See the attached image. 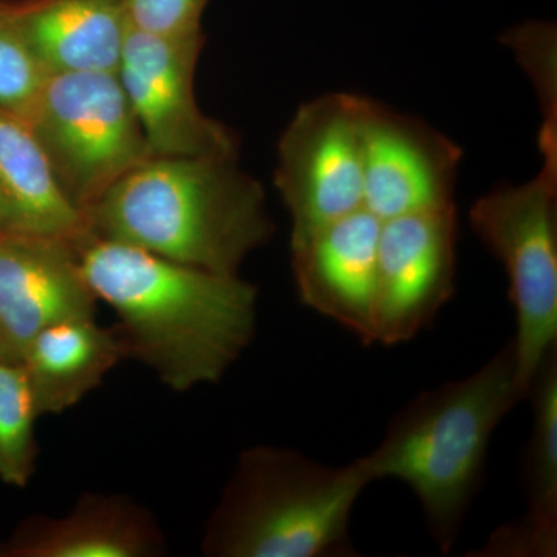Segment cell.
Returning a JSON list of instances; mask_svg holds the SVG:
<instances>
[{
	"mask_svg": "<svg viewBox=\"0 0 557 557\" xmlns=\"http://www.w3.org/2000/svg\"><path fill=\"white\" fill-rule=\"evenodd\" d=\"M90 237L219 274L273 239L265 190L233 157H150L86 212Z\"/></svg>",
	"mask_w": 557,
	"mask_h": 557,
	"instance_id": "2",
	"label": "cell"
},
{
	"mask_svg": "<svg viewBox=\"0 0 557 557\" xmlns=\"http://www.w3.org/2000/svg\"><path fill=\"white\" fill-rule=\"evenodd\" d=\"M366 97L333 91L304 102L277 143L274 188L289 218V245L364 208Z\"/></svg>",
	"mask_w": 557,
	"mask_h": 557,
	"instance_id": "7",
	"label": "cell"
},
{
	"mask_svg": "<svg viewBox=\"0 0 557 557\" xmlns=\"http://www.w3.org/2000/svg\"><path fill=\"white\" fill-rule=\"evenodd\" d=\"M203 47V30L127 33L116 75L153 157L239 159L236 132L197 104L194 78Z\"/></svg>",
	"mask_w": 557,
	"mask_h": 557,
	"instance_id": "8",
	"label": "cell"
},
{
	"mask_svg": "<svg viewBox=\"0 0 557 557\" xmlns=\"http://www.w3.org/2000/svg\"><path fill=\"white\" fill-rule=\"evenodd\" d=\"M78 249L91 292L119 318L127 358L171 391L218 383L255 339L259 289L239 274L90 236Z\"/></svg>",
	"mask_w": 557,
	"mask_h": 557,
	"instance_id": "1",
	"label": "cell"
},
{
	"mask_svg": "<svg viewBox=\"0 0 557 557\" xmlns=\"http://www.w3.org/2000/svg\"><path fill=\"white\" fill-rule=\"evenodd\" d=\"M362 457L329 467L298 450L255 446L209 516L201 553L209 557H347L350 519L372 483Z\"/></svg>",
	"mask_w": 557,
	"mask_h": 557,
	"instance_id": "4",
	"label": "cell"
},
{
	"mask_svg": "<svg viewBox=\"0 0 557 557\" xmlns=\"http://www.w3.org/2000/svg\"><path fill=\"white\" fill-rule=\"evenodd\" d=\"M21 119L84 214L153 157L116 72L49 73Z\"/></svg>",
	"mask_w": 557,
	"mask_h": 557,
	"instance_id": "6",
	"label": "cell"
},
{
	"mask_svg": "<svg viewBox=\"0 0 557 557\" xmlns=\"http://www.w3.org/2000/svg\"><path fill=\"white\" fill-rule=\"evenodd\" d=\"M533 428L523 480L527 512L494 531L479 556L552 557L557 552V348L549 351L528 388Z\"/></svg>",
	"mask_w": 557,
	"mask_h": 557,
	"instance_id": "16",
	"label": "cell"
},
{
	"mask_svg": "<svg viewBox=\"0 0 557 557\" xmlns=\"http://www.w3.org/2000/svg\"><path fill=\"white\" fill-rule=\"evenodd\" d=\"M79 244L0 234V361L17 362L42 330L95 317Z\"/></svg>",
	"mask_w": 557,
	"mask_h": 557,
	"instance_id": "11",
	"label": "cell"
},
{
	"mask_svg": "<svg viewBox=\"0 0 557 557\" xmlns=\"http://www.w3.org/2000/svg\"><path fill=\"white\" fill-rule=\"evenodd\" d=\"M469 223L504 267L516 311V384L520 398L557 348V153L520 185H502L474 201Z\"/></svg>",
	"mask_w": 557,
	"mask_h": 557,
	"instance_id": "5",
	"label": "cell"
},
{
	"mask_svg": "<svg viewBox=\"0 0 557 557\" xmlns=\"http://www.w3.org/2000/svg\"><path fill=\"white\" fill-rule=\"evenodd\" d=\"M463 150L442 132L366 97L364 209L381 222L456 207Z\"/></svg>",
	"mask_w": 557,
	"mask_h": 557,
	"instance_id": "10",
	"label": "cell"
},
{
	"mask_svg": "<svg viewBox=\"0 0 557 557\" xmlns=\"http://www.w3.org/2000/svg\"><path fill=\"white\" fill-rule=\"evenodd\" d=\"M381 220L359 209L289 245V263L300 302L375 344Z\"/></svg>",
	"mask_w": 557,
	"mask_h": 557,
	"instance_id": "12",
	"label": "cell"
},
{
	"mask_svg": "<svg viewBox=\"0 0 557 557\" xmlns=\"http://www.w3.org/2000/svg\"><path fill=\"white\" fill-rule=\"evenodd\" d=\"M168 555L148 508L124 494L87 493L60 518L30 516L0 542V557H157Z\"/></svg>",
	"mask_w": 557,
	"mask_h": 557,
	"instance_id": "13",
	"label": "cell"
},
{
	"mask_svg": "<svg viewBox=\"0 0 557 557\" xmlns=\"http://www.w3.org/2000/svg\"><path fill=\"white\" fill-rule=\"evenodd\" d=\"M126 358L115 325L104 327L89 317L42 330L21 364L40 418L75 408Z\"/></svg>",
	"mask_w": 557,
	"mask_h": 557,
	"instance_id": "17",
	"label": "cell"
},
{
	"mask_svg": "<svg viewBox=\"0 0 557 557\" xmlns=\"http://www.w3.org/2000/svg\"><path fill=\"white\" fill-rule=\"evenodd\" d=\"M39 413L21 362L0 361V482L24 490L36 471Z\"/></svg>",
	"mask_w": 557,
	"mask_h": 557,
	"instance_id": "18",
	"label": "cell"
},
{
	"mask_svg": "<svg viewBox=\"0 0 557 557\" xmlns=\"http://www.w3.org/2000/svg\"><path fill=\"white\" fill-rule=\"evenodd\" d=\"M520 398L509 339L486 364L458 381L421 392L392 418L372 453L370 478L410 487L443 553L456 545L485 475L491 438Z\"/></svg>",
	"mask_w": 557,
	"mask_h": 557,
	"instance_id": "3",
	"label": "cell"
},
{
	"mask_svg": "<svg viewBox=\"0 0 557 557\" xmlns=\"http://www.w3.org/2000/svg\"><path fill=\"white\" fill-rule=\"evenodd\" d=\"M457 208L381 222L375 344L409 343L456 293Z\"/></svg>",
	"mask_w": 557,
	"mask_h": 557,
	"instance_id": "9",
	"label": "cell"
},
{
	"mask_svg": "<svg viewBox=\"0 0 557 557\" xmlns=\"http://www.w3.org/2000/svg\"><path fill=\"white\" fill-rule=\"evenodd\" d=\"M211 0H126L131 27L180 35L203 30L201 17Z\"/></svg>",
	"mask_w": 557,
	"mask_h": 557,
	"instance_id": "21",
	"label": "cell"
},
{
	"mask_svg": "<svg viewBox=\"0 0 557 557\" xmlns=\"http://www.w3.org/2000/svg\"><path fill=\"white\" fill-rule=\"evenodd\" d=\"M46 76L0 9V109L24 115Z\"/></svg>",
	"mask_w": 557,
	"mask_h": 557,
	"instance_id": "20",
	"label": "cell"
},
{
	"mask_svg": "<svg viewBox=\"0 0 557 557\" xmlns=\"http://www.w3.org/2000/svg\"><path fill=\"white\" fill-rule=\"evenodd\" d=\"M0 9L47 75L116 72L131 30L126 0H22Z\"/></svg>",
	"mask_w": 557,
	"mask_h": 557,
	"instance_id": "14",
	"label": "cell"
},
{
	"mask_svg": "<svg viewBox=\"0 0 557 557\" xmlns=\"http://www.w3.org/2000/svg\"><path fill=\"white\" fill-rule=\"evenodd\" d=\"M502 42L515 51L533 83L541 106L542 134L557 135V35L552 22H528L505 33Z\"/></svg>",
	"mask_w": 557,
	"mask_h": 557,
	"instance_id": "19",
	"label": "cell"
},
{
	"mask_svg": "<svg viewBox=\"0 0 557 557\" xmlns=\"http://www.w3.org/2000/svg\"><path fill=\"white\" fill-rule=\"evenodd\" d=\"M0 234L86 240L87 215L62 190L21 116L0 109Z\"/></svg>",
	"mask_w": 557,
	"mask_h": 557,
	"instance_id": "15",
	"label": "cell"
}]
</instances>
